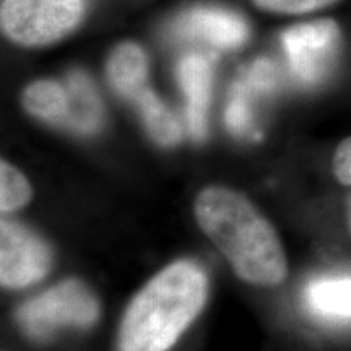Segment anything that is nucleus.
Masks as SVG:
<instances>
[{
	"mask_svg": "<svg viewBox=\"0 0 351 351\" xmlns=\"http://www.w3.org/2000/svg\"><path fill=\"white\" fill-rule=\"evenodd\" d=\"M195 217L245 282L275 287L287 278L288 262L274 226L243 194L226 187H207L195 200Z\"/></svg>",
	"mask_w": 351,
	"mask_h": 351,
	"instance_id": "nucleus-1",
	"label": "nucleus"
},
{
	"mask_svg": "<svg viewBox=\"0 0 351 351\" xmlns=\"http://www.w3.org/2000/svg\"><path fill=\"white\" fill-rule=\"evenodd\" d=\"M208 295L199 263H171L145 285L122 319L121 351H168L191 326Z\"/></svg>",
	"mask_w": 351,
	"mask_h": 351,
	"instance_id": "nucleus-2",
	"label": "nucleus"
},
{
	"mask_svg": "<svg viewBox=\"0 0 351 351\" xmlns=\"http://www.w3.org/2000/svg\"><path fill=\"white\" fill-rule=\"evenodd\" d=\"M82 15L83 0H3L0 20L13 43L36 47L67 36Z\"/></svg>",
	"mask_w": 351,
	"mask_h": 351,
	"instance_id": "nucleus-3",
	"label": "nucleus"
},
{
	"mask_svg": "<svg viewBox=\"0 0 351 351\" xmlns=\"http://www.w3.org/2000/svg\"><path fill=\"white\" fill-rule=\"evenodd\" d=\"M98 319L93 293L77 280L57 285L19 309V322L32 339L46 340L62 326L88 327Z\"/></svg>",
	"mask_w": 351,
	"mask_h": 351,
	"instance_id": "nucleus-4",
	"label": "nucleus"
},
{
	"mask_svg": "<svg viewBox=\"0 0 351 351\" xmlns=\"http://www.w3.org/2000/svg\"><path fill=\"white\" fill-rule=\"evenodd\" d=\"M339 25L330 19L309 21L287 29L282 43L289 67L306 85H315L330 72L340 47Z\"/></svg>",
	"mask_w": 351,
	"mask_h": 351,
	"instance_id": "nucleus-5",
	"label": "nucleus"
},
{
	"mask_svg": "<svg viewBox=\"0 0 351 351\" xmlns=\"http://www.w3.org/2000/svg\"><path fill=\"white\" fill-rule=\"evenodd\" d=\"M51 267L46 243L15 221L0 225V282L5 288H25L39 282Z\"/></svg>",
	"mask_w": 351,
	"mask_h": 351,
	"instance_id": "nucleus-6",
	"label": "nucleus"
},
{
	"mask_svg": "<svg viewBox=\"0 0 351 351\" xmlns=\"http://www.w3.org/2000/svg\"><path fill=\"white\" fill-rule=\"evenodd\" d=\"M178 78L186 96V117L192 138L202 140L207 135L210 93H212V67L204 56L184 57L178 67Z\"/></svg>",
	"mask_w": 351,
	"mask_h": 351,
	"instance_id": "nucleus-7",
	"label": "nucleus"
},
{
	"mask_svg": "<svg viewBox=\"0 0 351 351\" xmlns=\"http://www.w3.org/2000/svg\"><path fill=\"white\" fill-rule=\"evenodd\" d=\"M21 103L32 116L47 124L72 127L73 121V91L67 82L65 85L54 80H38L26 86Z\"/></svg>",
	"mask_w": 351,
	"mask_h": 351,
	"instance_id": "nucleus-8",
	"label": "nucleus"
},
{
	"mask_svg": "<svg viewBox=\"0 0 351 351\" xmlns=\"http://www.w3.org/2000/svg\"><path fill=\"white\" fill-rule=\"evenodd\" d=\"M181 28L219 47L241 46L247 38V26L241 16L213 8L191 12L182 20Z\"/></svg>",
	"mask_w": 351,
	"mask_h": 351,
	"instance_id": "nucleus-9",
	"label": "nucleus"
},
{
	"mask_svg": "<svg viewBox=\"0 0 351 351\" xmlns=\"http://www.w3.org/2000/svg\"><path fill=\"white\" fill-rule=\"evenodd\" d=\"M148 77V59L134 43H124L112 51L108 60V78L114 90L134 101L145 90Z\"/></svg>",
	"mask_w": 351,
	"mask_h": 351,
	"instance_id": "nucleus-10",
	"label": "nucleus"
},
{
	"mask_svg": "<svg viewBox=\"0 0 351 351\" xmlns=\"http://www.w3.org/2000/svg\"><path fill=\"white\" fill-rule=\"evenodd\" d=\"M306 304L324 320H351V276L314 280L306 288Z\"/></svg>",
	"mask_w": 351,
	"mask_h": 351,
	"instance_id": "nucleus-11",
	"label": "nucleus"
},
{
	"mask_svg": "<svg viewBox=\"0 0 351 351\" xmlns=\"http://www.w3.org/2000/svg\"><path fill=\"white\" fill-rule=\"evenodd\" d=\"M134 101L142 114L148 134L158 145L169 148L181 142L182 132L178 119L152 90L145 88Z\"/></svg>",
	"mask_w": 351,
	"mask_h": 351,
	"instance_id": "nucleus-12",
	"label": "nucleus"
},
{
	"mask_svg": "<svg viewBox=\"0 0 351 351\" xmlns=\"http://www.w3.org/2000/svg\"><path fill=\"white\" fill-rule=\"evenodd\" d=\"M258 95H265V91L254 85L245 75L232 85L225 111L226 127L232 135L254 138L256 135L254 99Z\"/></svg>",
	"mask_w": 351,
	"mask_h": 351,
	"instance_id": "nucleus-13",
	"label": "nucleus"
},
{
	"mask_svg": "<svg viewBox=\"0 0 351 351\" xmlns=\"http://www.w3.org/2000/svg\"><path fill=\"white\" fill-rule=\"evenodd\" d=\"M32 199V187L19 169L7 161L0 165V210L13 212L26 205Z\"/></svg>",
	"mask_w": 351,
	"mask_h": 351,
	"instance_id": "nucleus-14",
	"label": "nucleus"
},
{
	"mask_svg": "<svg viewBox=\"0 0 351 351\" xmlns=\"http://www.w3.org/2000/svg\"><path fill=\"white\" fill-rule=\"evenodd\" d=\"M254 2L267 12L282 13V15H302V13L322 10L339 0H254Z\"/></svg>",
	"mask_w": 351,
	"mask_h": 351,
	"instance_id": "nucleus-15",
	"label": "nucleus"
},
{
	"mask_svg": "<svg viewBox=\"0 0 351 351\" xmlns=\"http://www.w3.org/2000/svg\"><path fill=\"white\" fill-rule=\"evenodd\" d=\"M333 174L339 182L351 186V137L345 138L337 147L333 155Z\"/></svg>",
	"mask_w": 351,
	"mask_h": 351,
	"instance_id": "nucleus-16",
	"label": "nucleus"
},
{
	"mask_svg": "<svg viewBox=\"0 0 351 351\" xmlns=\"http://www.w3.org/2000/svg\"><path fill=\"white\" fill-rule=\"evenodd\" d=\"M348 228H350V232H351V200H350V205H348Z\"/></svg>",
	"mask_w": 351,
	"mask_h": 351,
	"instance_id": "nucleus-17",
	"label": "nucleus"
}]
</instances>
